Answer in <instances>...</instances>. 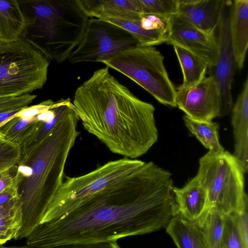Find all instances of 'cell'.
Masks as SVG:
<instances>
[{
    "instance_id": "obj_1",
    "label": "cell",
    "mask_w": 248,
    "mask_h": 248,
    "mask_svg": "<svg viewBox=\"0 0 248 248\" xmlns=\"http://www.w3.org/2000/svg\"><path fill=\"white\" fill-rule=\"evenodd\" d=\"M172 175L153 162L40 224L26 237L32 248L117 241L166 228L176 214Z\"/></svg>"
},
{
    "instance_id": "obj_2",
    "label": "cell",
    "mask_w": 248,
    "mask_h": 248,
    "mask_svg": "<svg viewBox=\"0 0 248 248\" xmlns=\"http://www.w3.org/2000/svg\"><path fill=\"white\" fill-rule=\"evenodd\" d=\"M72 103L84 129L114 154L135 159L157 141L154 106L136 96L107 66L77 89Z\"/></svg>"
},
{
    "instance_id": "obj_3",
    "label": "cell",
    "mask_w": 248,
    "mask_h": 248,
    "mask_svg": "<svg viewBox=\"0 0 248 248\" xmlns=\"http://www.w3.org/2000/svg\"><path fill=\"white\" fill-rule=\"evenodd\" d=\"M79 121L75 109L60 121L24 164L31 168L30 175L25 178L14 175L22 209L21 226L15 240L27 237L43 223L63 182L69 154L80 135Z\"/></svg>"
},
{
    "instance_id": "obj_4",
    "label": "cell",
    "mask_w": 248,
    "mask_h": 248,
    "mask_svg": "<svg viewBox=\"0 0 248 248\" xmlns=\"http://www.w3.org/2000/svg\"><path fill=\"white\" fill-rule=\"evenodd\" d=\"M26 20L21 36L49 61L68 60L89 18L76 0H18Z\"/></svg>"
},
{
    "instance_id": "obj_5",
    "label": "cell",
    "mask_w": 248,
    "mask_h": 248,
    "mask_svg": "<svg viewBox=\"0 0 248 248\" xmlns=\"http://www.w3.org/2000/svg\"><path fill=\"white\" fill-rule=\"evenodd\" d=\"M245 173L241 163L228 151H208L201 157L196 176L206 191V209H214L228 215L239 213L248 205Z\"/></svg>"
},
{
    "instance_id": "obj_6",
    "label": "cell",
    "mask_w": 248,
    "mask_h": 248,
    "mask_svg": "<svg viewBox=\"0 0 248 248\" xmlns=\"http://www.w3.org/2000/svg\"><path fill=\"white\" fill-rule=\"evenodd\" d=\"M50 61L22 39L0 41V98L19 96L43 88Z\"/></svg>"
},
{
    "instance_id": "obj_7",
    "label": "cell",
    "mask_w": 248,
    "mask_h": 248,
    "mask_svg": "<svg viewBox=\"0 0 248 248\" xmlns=\"http://www.w3.org/2000/svg\"><path fill=\"white\" fill-rule=\"evenodd\" d=\"M145 162L123 157L109 161L79 176L64 175L63 182L47 209L43 223L59 217L89 197L127 178Z\"/></svg>"
},
{
    "instance_id": "obj_8",
    "label": "cell",
    "mask_w": 248,
    "mask_h": 248,
    "mask_svg": "<svg viewBox=\"0 0 248 248\" xmlns=\"http://www.w3.org/2000/svg\"><path fill=\"white\" fill-rule=\"evenodd\" d=\"M164 59L154 46L137 45L101 62L131 79L160 103L176 107V89L170 79Z\"/></svg>"
},
{
    "instance_id": "obj_9",
    "label": "cell",
    "mask_w": 248,
    "mask_h": 248,
    "mask_svg": "<svg viewBox=\"0 0 248 248\" xmlns=\"http://www.w3.org/2000/svg\"><path fill=\"white\" fill-rule=\"evenodd\" d=\"M138 45V40L125 30L102 19L89 18L80 41L67 61L72 64L101 62Z\"/></svg>"
},
{
    "instance_id": "obj_10",
    "label": "cell",
    "mask_w": 248,
    "mask_h": 248,
    "mask_svg": "<svg viewBox=\"0 0 248 248\" xmlns=\"http://www.w3.org/2000/svg\"><path fill=\"white\" fill-rule=\"evenodd\" d=\"M231 0H225L217 28L218 52L215 66L210 69V76L216 81L221 99V116L229 114L233 106L232 85L236 62L230 29Z\"/></svg>"
},
{
    "instance_id": "obj_11",
    "label": "cell",
    "mask_w": 248,
    "mask_h": 248,
    "mask_svg": "<svg viewBox=\"0 0 248 248\" xmlns=\"http://www.w3.org/2000/svg\"><path fill=\"white\" fill-rule=\"evenodd\" d=\"M176 107L187 117L196 120L210 121L220 117L221 99L218 86L211 76H206L191 87L177 88Z\"/></svg>"
},
{
    "instance_id": "obj_12",
    "label": "cell",
    "mask_w": 248,
    "mask_h": 248,
    "mask_svg": "<svg viewBox=\"0 0 248 248\" xmlns=\"http://www.w3.org/2000/svg\"><path fill=\"white\" fill-rule=\"evenodd\" d=\"M170 23L166 43L181 47L201 58L207 63L209 69L215 66L218 52L215 34L200 31L178 14L171 16Z\"/></svg>"
},
{
    "instance_id": "obj_13",
    "label": "cell",
    "mask_w": 248,
    "mask_h": 248,
    "mask_svg": "<svg viewBox=\"0 0 248 248\" xmlns=\"http://www.w3.org/2000/svg\"><path fill=\"white\" fill-rule=\"evenodd\" d=\"M224 0H178V14L200 31L215 34Z\"/></svg>"
},
{
    "instance_id": "obj_14",
    "label": "cell",
    "mask_w": 248,
    "mask_h": 248,
    "mask_svg": "<svg viewBox=\"0 0 248 248\" xmlns=\"http://www.w3.org/2000/svg\"><path fill=\"white\" fill-rule=\"evenodd\" d=\"M89 18L140 20L141 17L137 0H76Z\"/></svg>"
},
{
    "instance_id": "obj_15",
    "label": "cell",
    "mask_w": 248,
    "mask_h": 248,
    "mask_svg": "<svg viewBox=\"0 0 248 248\" xmlns=\"http://www.w3.org/2000/svg\"><path fill=\"white\" fill-rule=\"evenodd\" d=\"M176 214L191 222L197 221L207 207L206 190L196 175L182 187H173Z\"/></svg>"
},
{
    "instance_id": "obj_16",
    "label": "cell",
    "mask_w": 248,
    "mask_h": 248,
    "mask_svg": "<svg viewBox=\"0 0 248 248\" xmlns=\"http://www.w3.org/2000/svg\"><path fill=\"white\" fill-rule=\"evenodd\" d=\"M232 124L234 140L232 154L248 170V78H247L242 90L232 110Z\"/></svg>"
},
{
    "instance_id": "obj_17",
    "label": "cell",
    "mask_w": 248,
    "mask_h": 248,
    "mask_svg": "<svg viewBox=\"0 0 248 248\" xmlns=\"http://www.w3.org/2000/svg\"><path fill=\"white\" fill-rule=\"evenodd\" d=\"M230 29L236 66L241 70L248 46V0L232 1Z\"/></svg>"
},
{
    "instance_id": "obj_18",
    "label": "cell",
    "mask_w": 248,
    "mask_h": 248,
    "mask_svg": "<svg viewBox=\"0 0 248 248\" xmlns=\"http://www.w3.org/2000/svg\"><path fill=\"white\" fill-rule=\"evenodd\" d=\"M57 102L53 118L46 122L41 121L33 133L21 146V157L18 164H24L59 122L74 110L69 98H62Z\"/></svg>"
},
{
    "instance_id": "obj_19",
    "label": "cell",
    "mask_w": 248,
    "mask_h": 248,
    "mask_svg": "<svg viewBox=\"0 0 248 248\" xmlns=\"http://www.w3.org/2000/svg\"><path fill=\"white\" fill-rule=\"evenodd\" d=\"M165 228L177 248H210L202 230L195 222L176 214Z\"/></svg>"
},
{
    "instance_id": "obj_20",
    "label": "cell",
    "mask_w": 248,
    "mask_h": 248,
    "mask_svg": "<svg viewBox=\"0 0 248 248\" xmlns=\"http://www.w3.org/2000/svg\"><path fill=\"white\" fill-rule=\"evenodd\" d=\"M26 20L18 0H0V41L13 42L20 39Z\"/></svg>"
},
{
    "instance_id": "obj_21",
    "label": "cell",
    "mask_w": 248,
    "mask_h": 248,
    "mask_svg": "<svg viewBox=\"0 0 248 248\" xmlns=\"http://www.w3.org/2000/svg\"><path fill=\"white\" fill-rule=\"evenodd\" d=\"M173 48L183 75V82L179 87L186 89L197 84L205 77L209 65L192 53L177 46Z\"/></svg>"
},
{
    "instance_id": "obj_22",
    "label": "cell",
    "mask_w": 248,
    "mask_h": 248,
    "mask_svg": "<svg viewBox=\"0 0 248 248\" xmlns=\"http://www.w3.org/2000/svg\"><path fill=\"white\" fill-rule=\"evenodd\" d=\"M186 126L209 152L218 154L225 151L219 141V125L212 121H199L183 116Z\"/></svg>"
},
{
    "instance_id": "obj_23",
    "label": "cell",
    "mask_w": 248,
    "mask_h": 248,
    "mask_svg": "<svg viewBox=\"0 0 248 248\" xmlns=\"http://www.w3.org/2000/svg\"><path fill=\"white\" fill-rule=\"evenodd\" d=\"M22 209L19 197L0 206V245L14 239L21 226Z\"/></svg>"
},
{
    "instance_id": "obj_24",
    "label": "cell",
    "mask_w": 248,
    "mask_h": 248,
    "mask_svg": "<svg viewBox=\"0 0 248 248\" xmlns=\"http://www.w3.org/2000/svg\"><path fill=\"white\" fill-rule=\"evenodd\" d=\"M41 121L36 116L30 118L12 117L0 128V133L6 141L21 146L29 138Z\"/></svg>"
},
{
    "instance_id": "obj_25",
    "label": "cell",
    "mask_w": 248,
    "mask_h": 248,
    "mask_svg": "<svg viewBox=\"0 0 248 248\" xmlns=\"http://www.w3.org/2000/svg\"><path fill=\"white\" fill-rule=\"evenodd\" d=\"M202 230L210 248H221L224 215L214 209H206L195 222Z\"/></svg>"
},
{
    "instance_id": "obj_26",
    "label": "cell",
    "mask_w": 248,
    "mask_h": 248,
    "mask_svg": "<svg viewBox=\"0 0 248 248\" xmlns=\"http://www.w3.org/2000/svg\"><path fill=\"white\" fill-rule=\"evenodd\" d=\"M120 27L129 32L138 41V46H155L166 43L168 37L161 33L142 29L140 20L126 21L112 18L102 19Z\"/></svg>"
},
{
    "instance_id": "obj_27",
    "label": "cell",
    "mask_w": 248,
    "mask_h": 248,
    "mask_svg": "<svg viewBox=\"0 0 248 248\" xmlns=\"http://www.w3.org/2000/svg\"><path fill=\"white\" fill-rule=\"evenodd\" d=\"M141 14L171 16L178 13V0H137Z\"/></svg>"
},
{
    "instance_id": "obj_28",
    "label": "cell",
    "mask_w": 248,
    "mask_h": 248,
    "mask_svg": "<svg viewBox=\"0 0 248 248\" xmlns=\"http://www.w3.org/2000/svg\"><path fill=\"white\" fill-rule=\"evenodd\" d=\"M221 248H245L232 214L224 215Z\"/></svg>"
},
{
    "instance_id": "obj_29",
    "label": "cell",
    "mask_w": 248,
    "mask_h": 248,
    "mask_svg": "<svg viewBox=\"0 0 248 248\" xmlns=\"http://www.w3.org/2000/svg\"><path fill=\"white\" fill-rule=\"evenodd\" d=\"M20 157L19 145L6 140L0 142V173L16 166Z\"/></svg>"
},
{
    "instance_id": "obj_30",
    "label": "cell",
    "mask_w": 248,
    "mask_h": 248,
    "mask_svg": "<svg viewBox=\"0 0 248 248\" xmlns=\"http://www.w3.org/2000/svg\"><path fill=\"white\" fill-rule=\"evenodd\" d=\"M171 16L155 14H141V27L147 31H156L169 36Z\"/></svg>"
},
{
    "instance_id": "obj_31",
    "label": "cell",
    "mask_w": 248,
    "mask_h": 248,
    "mask_svg": "<svg viewBox=\"0 0 248 248\" xmlns=\"http://www.w3.org/2000/svg\"><path fill=\"white\" fill-rule=\"evenodd\" d=\"M36 96L28 93L19 96L0 98V113L28 107Z\"/></svg>"
},
{
    "instance_id": "obj_32",
    "label": "cell",
    "mask_w": 248,
    "mask_h": 248,
    "mask_svg": "<svg viewBox=\"0 0 248 248\" xmlns=\"http://www.w3.org/2000/svg\"><path fill=\"white\" fill-rule=\"evenodd\" d=\"M54 103L55 102L52 100L49 99L44 101L36 105L25 107L13 117L30 118L36 116L52 108Z\"/></svg>"
},
{
    "instance_id": "obj_33",
    "label": "cell",
    "mask_w": 248,
    "mask_h": 248,
    "mask_svg": "<svg viewBox=\"0 0 248 248\" xmlns=\"http://www.w3.org/2000/svg\"><path fill=\"white\" fill-rule=\"evenodd\" d=\"M248 206L239 213L232 214L245 248H248Z\"/></svg>"
},
{
    "instance_id": "obj_34",
    "label": "cell",
    "mask_w": 248,
    "mask_h": 248,
    "mask_svg": "<svg viewBox=\"0 0 248 248\" xmlns=\"http://www.w3.org/2000/svg\"><path fill=\"white\" fill-rule=\"evenodd\" d=\"M51 248H122L117 241L64 244Z\"/></svg>"
},
{
    "instance_id": "obj_35",
    "label": "cell",
    "mask_w": 248,
    "mask_h": 248,
    "mask_svg": "<svg viewBox=\"0 0 248 248\" xmlns=\"http://www.w3.org/2000/svg\"><path fill=\"white\" fill-rule=\"evenodd\" d=\"M10 170H6L1 173L0 178V192L13 186L15 183L14 176L10 173Z\"/></svg>"
},
{
    "instance_id": "obj_36",
    "label": "cell",
    "mask_w": 248,
    "mask_h": 248,
    "mask_svg": "<svg viewBox=\"0 0 248 248\" xmlns=\"http://www.w3.org/2000/svg\"><path fill=\"white\" fill-rule=\"evenodd\" d=\"M22 108L0 113V128L4 125L10 120L11 117L18 112Z\"/></svg>"
},
{
    "instance_id": "obj_37",
    "label": "cell",
    "mask_w": 248,
    "mask_h": 248,
    "mask_svg": "<svg viewBox=\"0 0 248 248\" xmlns=\"http://www.w3.org/2000/svg\"><path fill=\"white\" fill-rule=\"evenodd\" d=\"M0 248H32L31 247H28V246H25L22 247H4L2 245H0Z\"/></svg>"
},
{
    "instance_id": "obj_38",
    "label": "cell",
    "mask_w": 248,
    "mask_h": 248,
    "mask_svg": "<svg viewBox=\"0 0 248 248\" xmlns=\"http://www.w3.org/2000/svg\"><path fill=\"white\" fill-rule=\"evenodd\" d=\"M5 141L4 137L3 135L0 133V142H2Z\"/></svg>"
},
{
    "instance_id": "obj_39",
    "label": "cell",
    "mask_w": 248,
    "mask_h": 248,
    "mask_svg": "<svg viewBox=\"0 0 248 248\" xmlns=\"http://www.w3.org/2000/svg\"><path fill=\"white\" fill-rule=\"evenodd\" d=\"M1 173H0V178L1 177Z\"/></svg>"
}]
</instances>
